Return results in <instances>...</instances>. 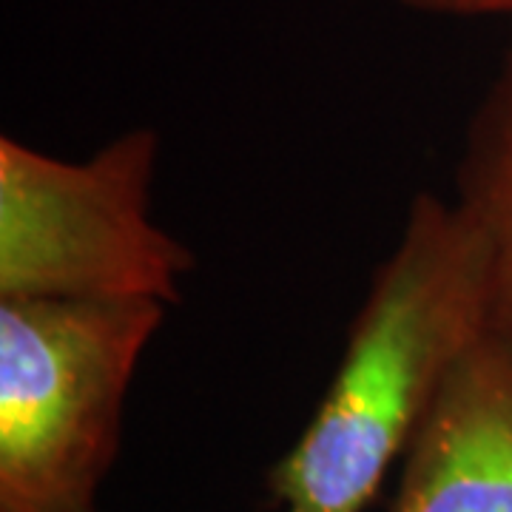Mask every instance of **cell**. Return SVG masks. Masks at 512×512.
Here are the masks:
<instances>
[{"label": "cell", "instance_id": "cell-3", "mask_svg": "<svg viewBox=\"0 0 512 512\" xmlns=\"http://www.w3.org/2000/svg\"><path fill=\"white\" fill-rule=\"evenodd\" d=\"M157 134L131 128L83 163L0 140V299H154L194 265L148 214Z\"/></svg>", "mask_w": 512, "mask_h": 512}, {"label": "cell", "instance_id": "cell-2", "mask_svg": "<svg viewBox=\"0 0 512 512\" xmlns=\"http://www.w3.org/2000/svg\"><path fill=\"white\" fill-rule=\"evenodd\" d=\"M154 299H0V512H94Z\"/></svg>", "mask_w": 512, "mask_h": 512}, {"label": "cell", "instance_id": "cell-1", "mask_svg": "<svg viewBox=\"0 0 512 512\" xmlns=\"http://www.w3.org/2000/svg\"><path fill=\"white\" fill-rule=\"evenodd\" d=\"M493 325L490 254L456 200L419 194L311 424L271 470L282 512H362L458 356Z\"/></svg>", "mask_w": 512, "mask_h": 512}, {"label": "cell", "instance_id": "cell-5", "mask_svg": "<svg viewBox=\"0 0 512 512\" xmlns=\"http://www.w3.org/2000/svg\"><path fill=\"white\" fill-rule=\"evenodd\" d=\"M456 202L490 254L493 322L512 333V40L467 128Z\"/></svg>", "mask_w": 512, "mask_h": 512}, {"label": "cell", "instance_id": "cell-4", "mask_svg": "<svg viewBox=\"0 0 512 512\" xmlns=\"http://www.w3.org/2000/svg\"><path fill=\"white\" fill-rule=\"evenodd\" d=\"M393 512H512V333L458 356L407 444Z\"/></svg>", "mask_w": 512, "mask_h": 512}, {"label": "cell", "instance_id": "cell-6", "mask_svg": "<svg viewBox=\"0 0 512 512\" xmlns=\"http://www.w3.org/2000/svg\"><path fill=\"white\" fill-rule=\"evenodd\" d=\"M402 3L439 15H512V0H402Z\"/></svg>", "mask_w": 512, "mask_h": 512}]
</instances>
